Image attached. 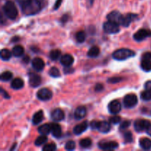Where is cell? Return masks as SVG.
I'll use <instances>...</instances> for the list:
<instances>
[{
	"label": "cell",
	"instance_id": "1",
	"mask_svg": "<svg viewBox=\"0 0 151 151\" xmlns=\"http://www.w3.org/2000/svg\"><path fill=\"white\" fill-rule=\"evenodd\" d=\"M16 1L26 15H34L41 10V0H16Z\"/></svg>",
	"mask_w": 151,
	"mask_h": 151
},
{
	"label": "cell",
	"instance_id": "2",
	"mask_svg": "<svg viewBox=\"0 0 151 151\" xmlns=\"http://www.w3.org/2000/svg\"><path fill=\"white\" fill-rule=\"evenodd\" d=\"M3 11L8 19L14 20L18 16V10L16 4L11 1H7L3 6Z\"/></svg>",
	"mask_w": 151,
	"mask_h": 151
},
{
	"label": "cell",
	"instance_id": "3",
	"mask_svg": "<svg viewBox=\"0 0 151 151\" xmlns=\"http://www.w3.org/2000/svg\"><path fill=\"white\" fill-rule=\"evenodd\" d=\"M136 55L133 50H129V49H119V50H116L112 54V57L117 60H124L126 59L134 57Z\"/></svg>",
	"mask_w": 151,
	"mask_h": 151
},
{
	"label": "cell",
	"instance_id": "4",
	"mask_svg": "<svg viewBox=\"0 0 151 151\" xmlns=\"http://www.w3.org/2000/svg\"><path fill=\"white\" fill-rule=\"evenodd\" d=\"M111 122H106V121H92L90 123V126L92 129H97L103 134H107L111 130Z\"/></svg>",
	"mask_w": 151,
	"mask_h": 151
},
{
	"label": "cell",
	"instance_id": "5",
	"mask_svg": "<svg viewBox=\"0 0 151 151\" xmlns=\"http://www.w3.org/2000/svg\"><path fill=\"white\" fill-rule=\"evenodd\" d=\"M124 106L127 109H131L135 107L138 103V98L134 94H128L125 95L123 100Z\"/></svg>",
	"mask_w": 151,
	"mask_h": 151
},
{
	"label": "cell",
	"instance_id": "6",
	"mask_svg": "<svg viewBox=\"0 0 151 151\" xmlns=\"http://www.w3.org/2000/svg\"><path fill=\"white\" fill-rule=\"evenodd\" d=\"M103 30L105 32L108 34H115L119 32V24L109 21L107 22H105L103 24Z\"/></svg>",
	"mask_w": 151,
	"mask_h": 151
},
{
	"label": "cell",
	"instance_id": "7",
	"mask_svg": "<svg viewBox=\"0 0 151 151\" xmlns=\"http://www.w3.org/2000/svg\"><path fill=\"white\" fill-rule=\"evenodd\" d=\"M107 19L110 22H114V23L117 24L121 25L122 22V19H123V16L119 13V11H112L109 13L107 16Z\"/></svg>",
	"mask_w": 151,
	"mask_h": 151
},
{
	"label": "cell",
	"instance_id": "8",
	"mask_svg": "<svg viewBox=\"0 0 151 151\" xmlns=\"http://www.w3.org/2000/svg\"><path fill=\"white\" fill-rule=\"evenodd\" d=\"M37 97L40 100L47 101V100H50L52 97V93L50 89L47 88H41L37 92Z\"/></svg>",
	"mask_w": 151,
	"mask_h": 151
},
{
	"label": "cell",
	"instance_id": "9",
	"mask_svg": "<svg viewBox=\"0 0 151 151\" xmlns=\"http://www.w3.org/2000/svg\"><path fill=\"white\" fill-rule=\"evenodd\" d=\"M151 36V31L150 29H140L139 30L135 32L134 35V40L137 41H141L144 40L145 38H148Z\"/></svg>",
	"mask_w": 151,
	"mask_h": 151
},
{
	"label": "cell",
	"instance_id": "10",
	"mask_svg": "<svg viewBox=\"0 0 151 151\" xmlns=\"http://www.w3.org/2000/svg\"><path fill=\"white\" fill-rule=\"evenodd\" d=\"M150 124V122L146 119H137L134 122V128L137 132H142L146 131Z\"/></svg>",
	"mask_w": 151,
	"mask_h": 151
},
{
	"label": "cell",
	"instance_id": "11",
	"mask_svg": "<svg viewBox=\"0 0 151 151\" xmlns=\"http://www.w3.org/2000/svg\"><path fill=\"white\" fill-rule=\"evenodd\" d=\"M108 109H109V112L111 114H118L121 111L122 106H121L119 101H118L117 100H114L109 103V106H108Z\"/></svg>",
	"mask_w": 151,
	"mask_h": 151
},
{
	"label": "cell",
	"instance_id": "12",
	"mask_svg": "<svg viewBox=\"0 0 151 151\" xmlns=\"http://www.w3.org/2000/svg\"><path fill=\"white\" fill-rule=\"evenodd\" d=\"M98 146L102 150H114V149L117 148L119 145L114 141H103L99 143Z\"/></svg>",
	"mask_w": 151,
	"mask_h": 151
},
{
	"label": "cell",
	"instance_id": "13",
	"mask_svg": "<svg viewBox=\"0 0 151 151\" xmlns=\"http://www.w3.org/2000/svg\"><path fill=\"white\" fill-rule=\"evenodd\" d=\"M41 83V78L38 75L30 73L29 75V84L32 88H36L39 86Z\"/></svg>",
	"mask_w": 151,
	"mask_h": 151
},
{
	"label": "cell",
	"instance_id": "14",
	"mask_svg": "<svg viewBox=\"0 0 151 151\" xmlns=\"http://www.w3.org/2000/svg\"><path fill=\"white\" fill-rule=\"evenodd\" d=\"M32 66L33 69L37 72H41L44 69V66H45V63H44V60L40 58H35L32 60Z\"/></svg>",
	"mask_w": 151,
	"mask_h": 151
},
{
	"label": "cell",
	"instance_id": "15",
	"mask_svg": "<svg viewBox=\"0 0 151 151\" xmlns=\"http://www.w3.org/2000/svg\"><path fill=\"white\" fill-rule=\"evenodd\" d=\"M64 112L60 109H56L52 112L51 117L55 122H60L64 119Z\"/></svg>",
	"mask_w": 151,
	"mask_h": 151
},
{
	"label": "cell",
	"instance_id": "16",
	"mask_svg": "<svg viewBox=\"0 0 151 151\" xmlns=\"http://www.w3.org/2000/svg\"><path fill=\"white\" fill-rule=\"evenodd\" d=\"M137 15L134 14V13H128L125 16H123V19H122V26L127 27L129 26L131 24V22L134 20V19H137Z\"/></svg>",
	"mask_w": 151,
	"mask_h": 151
},
{
	"label": "cell",
	"instance_id": "17",
	"mask_svg": "<svg viewBox=\"0 0 151 151\" xmlns=\"http://www.w3.org/2000/svg\"><path fill=\"white\" fill-rule=\"evenodd\" d=\"M60 63L63 66L68 67V66H71L74 63V58L72 57L71 55L66 54L64 55L61 56L60 59Z\"/></svg>",
	"mask_w": 151,
	"mask_h": 151
},
{
	"label": "cell",
	"instance_id": "18",
	"mask_svg": "<svg viewBox=\"0 0 151 151\" xmlns=\"http://www.w3.org/2000/svg\"><path fill=\"white\" fill-rule=\"evenodd\" d=\"M88 122L86 121L85 122H83L82 123H80L78 125H77L74 128L73 132L75 135H81V134L86 131L88 128Z\"/></svg>",
	"mask_w": 151,
	"mask_h": 151
},
{
	"label": "cell",
	"instance_id": "19",
	"mask_svg": "<svg viewBox=\"0 0 151 151\" xmlns=\"http://www.w3.org/2000/svg\"><path fill=\"white\" fill-rule=\"evenodd\" d=\"M50 126H51V132L53 137L55 138H60L62 135V130L60 125L58 123H52L50 124Z\"/></svg>",
	"mask_w": 151,
	"mask_h": 151
},
{
	"label": "cell",
	"instance_id": "20",
	"mask_svg": "<svg viewBox=\"0 0 151 151\" xmlns=\"http://www.w3.org/2000/svg\"><path fill=\"white\" fill-rule=\"evenodd\" d=\"M86 109L85 106H79L76 109L75 111V118L78 120L82 119L86 115Z\"/></svg>",
	"mask_w": 151,
	"mask_h": 151
},
{
	"label": "cell",
	"instance_id": "21",
	"mask_svg": "<svg viewBox=\"0 0 151 151\" xmlns=\"http://www.w3.org/2000/svg\"><path fill=\"white\" fill-rule=\"evenodd\" d=\"M43 119H44V112L43 111L40 110L34 114L33 117H32V123L34 125H38L40 122H42Z\"/></svg>",
	"mask_w": 151,
	"mask_h": 151
},
{
	"label": "cell",
	"instance_id": "22",
	"mask_svg": "<svg viewBox=\"0 0 151 151\" xmlns=\"http://www.w3.org/2000/svg\"><path fill=\"white\" fill-rule=\"evenodd\" d=\"M24 81L21 78H15L12 81L11 83V88L13 89H21L24 86Z\"/></svg>",
	"mask_w": 151,
	"mask_h": 151
},
{
	"label": "cell",
	"instance_id": "23",
	"mask_svg": "<svg viewBox=\"0 0 151 151\" xmlns=\"http://www.w3.org/2000/svg\"><path fill=\"white\" fill-rule=\"evenodd\" d=\"M139 145L144 150H150L151 149V140L148 138H143L139 140Z\"/></svg>",
	"mask_w": 151,
	"mask_h": 151
},
{
	"label": "cell",
	"instance_id": "24",
	"mask_svg": "<svg viewBox=\"0 0 151 151\" xmlns=\"http://www.w3.org/2000/svg\"><path fill=\"white\" fill-rule=\"evenodd\" d=\"M38 131L42 135H48L51 132V126L49 124H44L38 128Z\"/></svg>",
	"mask_w": 151,
	"mask_h": 151
},
{
	"label": "cell",
	"instance_id": "25",
	"mask_svg": "<svg viewBox=\"0 0 151 151\" xmlns=\"http://www.w3.org/2000/svg\"><path fill=\"white\" fill-rule=\"evenodd\" d=\"M24 52V50L20 45L15 46L13 48V50H12V53L16 57H21V56L23 55Z\"/></svg>",
	"mask_w": 151,
	"mask_h": 151
},
{
	"label": "cell",
	"instance_id": "26",
	"mask_svg": "<svg viewBox=\"0 0 151 151\" xmlns=\"http://www.w3.org/2000/svg\"><path fill=\"white\" fill-rule=\"evenodd\" d=\"M141 67L145 72H150L151 71V60L142 59L141 63Z\"/></svg>",
	"mask_w": 151,
	"mask_h": 151
},
{
	"label": "cell",
	"instance_id": "27",
	"mask_svg": "<svg viewBox=\"0 0 151 151\" xmlns=\"http://www.w3.org/2000/svg\"><path fill=\"white\" fill-rule=\"evenodd\" d=\"M100 54V49L98 47H92L91 48H90V50H88V53H87V55L90 58H94L97 57Z\"/></svg>",
	"mask_w": 151,
	"mask_h": 151
},
{
	"label": "cell",
	"instance_id": "28",
	"mask_svg": "<svg viewBox=\"0 0 151 151\" xmlns=\"http://www.w3.org/2000/svg\"><path fill=\"white\" fill-rule=\"evenodd\" d=\"M47 140L48 139H47V137H46V135H42V134H41V136L38 137V138L35 139V145L36 146L42 145L45 144V143L47 142Z\"/></svg>",
	"mask_w": 151,
	"mask_h": 151
},
{
	"label": "cell",
	"instance_id": "29",
	"mask_svg": "<svg viewBox=\"0 0 151 151\" xmlns=\"http://www.w3.org/2000/svg\"><path fill=\"white\" fill-rule=\"evenodd\" d=\"M1 58L3 60H8L11 58V52L7 49H3L1 50Z\"/></svg>",
	"mask_w": 151,
	"mask_h": 151
},
{
	"label": "cell",
	"instance_id": "30",
	"mask_svg": "<svg viewBox=\"0 0 151 151\" xmlns=\"http://www.w3.org/2000/svg\"><path fill=\"white\" fill-rule=\"evenodd\" d=\"M91 144H92V142L90 139L88 138L83 139L80 141V146L83 148H88V147H91Z\"/></svg>",
	"mask_w": 151,
	"mask_h": 151
},
{
	"label": "cell",
	"instance_id": "31",
	"mask_svg": "<svg viewBox=\"0 0 151 151\" xmlns=\"http://www.w3.org/2000/svg\"><path fill=\"white\" fill-rule=\"evenodd\" d=\"M60 50H52L50 52V58L52 60H56L60 57Z\"/></svg>",
	"mask_w": 151,
	"mask_h": 151
},
{
	"label": "cell",
	"instance_id": "32",
	"mask_svg": "<svg viewBox=\"0 0 151 151\" xmlns=\"http://www.w3.org/2000/svg\"><path fill=\"white\" fill-rule=\"evenodd\" d=\"M86 35L84 31H79L76 34V40L78 43H83L85 41Z\"/></svg>",
	"mask_w": 151,
	"mask_h": 151
},
{
	"label": "cell",
	"instance_id": "33",
	"mask_svg": "<svg viewBox=\"0 0 151 151\" xmlns=\"http://www.w3.org/2000/svg\"><path fill=\"white\" fill-rule=\"evenodd\" d=\"M12 78H13V74L9 71H6L1 73V77H0L1 81H9L12 79Z\"/></svg>",
	"mask_w": 151,
	"mask_h": 151
},
{
	"label": "cell",
	"instance_id": "34",
	"mask_svg": "<svg viewBox=\"0 0 151 151\" xmlns=\"http://www.w3.org/2000/svg\"><path fill=\"white\" fill-rule=\"evenodd\" d=\"M141 98L144 101H149L151 100V91L146 89L141 93Z\"/></svg>",
	"mask_w": 151,
	"mask_h": 151
},
{
	"label": "cell",
	"instance_id": "35",
	"mask_svg": "<svg viewBox=\"0 0 151 151\" xmlns=\"http://www.w3.org/2000/svg\"><path fill=\"white\" fill-rule=\"evenodd\" d=\"M49 75L53 78H58L60 77V72L56 67H52L49 71Z\"/></svg>",
	"mask_w": 151,
	"mask_h": 151
},
{
	"label": "cell",
	"instance_id": "36",
	"mask_svg": "<svg viewBox=\"0 0 151 151\" xmlns=\"http://www.w3.org/2000/svg\"><path fill=\"white\" fill-rule=\"evenodd\" d=\"M124 140L125 143H131L133 142V135L130 131H126L124 133Z\"/></svg>",
	"mask_w": 151,
	"mask_h": 151
},
{
	"label": "cell",
	"instance_id": "37",
	"mask_svg": "<svg viewBox=\"0 0 151 151\" xmlns=\"http://www.w3.org/2000/svg\"><path fill=\"white\" fill-rule=\"evenodd\" d=\"M56 145L53 143H50V144H47L46 145H44L43 147L42 150L44 151H53V150H56Z\"/></svg>",
	"mask_w": 151,
	"mask_h": 151
},
{
	"label": "cell",
	"instance_id": "38",
	"mask_svg": "<svg viewBox=\"0 0 151 151\" xmlns=\"http://www.w3.org/2000/svg\"><path fill=\"white\" fill-rule=\"evenodd\" d=\"M75 142L74 141H69L65 145V148L67 150H73L75 148Z\"/></svg>",
	"mask_w": 151,
	"mask_h": 151
},
{
	"label": "cell",
	"instance_id": "39",
	"mask_svg": "<svg viewBox=\"0 0 151 151\" xmlns=\"http://www.w3.org/2000/svg\"><path fill=\"white\" fill-rule=\"evenodd\" d=\"M109 122L112 124L116 125L118 123H120L121 122V117L119 116H113L109 118Z\"/></svg>",
	"mask_w": 151,
	"mask_h": 151
},
{
	"label": "cell",
	"instance_id": "40",
	"mask_svg": "<svg viewBox=\"0 0 151 151\" xmlns=\"http://www.w3.org/2000/svg\"><path fill=\"white\" fill-rule=\"evenodd\" d=\"M130 125H131V122H129V121H124V122H121L119 129H120V131H123V130L127 129Z\"/></svg>",
	"mask_w": 151,
	"mask_h": 151
},
{
	"label": "cell",
	"instance_id": "41",
	"mask_svg": "<svg viewBox=\"0 0 151 151\" xmlns=\"http://www.w3.org/2000/svg\"><path fill=\"white\" fill-rule=\"evenodd\" d=\"M122 81V78H119V77H114V78H110L108 79V82L110 83H116L118 82H120Z\"/></svg>",
	"mask_w": 151,
	"mask_h": 151
},
{
	"label": "cell",
	"instance_id": "42",
	"mask_svg": "<svg viewBox=\"0 0 151 151\" xmlns=\"http://www.w3.org/2000/svg\"><path fill=\"white\" fill-rule=\"evenodd\" d=\"M103 88H104V87H103V85L102 83H97L96 84L95 87H94V90H95V91H97V92L102 91L103 90Z\"/></svg>",
	"mask_w": 151,
	"mask_h": 151
},
{
	"label": "cell",
	"instance_id": "43",
	"mask_svg": "<svg viewBox=\"0 0 151 151\" xmlns=\"http://www.w3.org/2000/svg\"><path fill=\"white\" fill-rule=\"evenodd\" d=\"M142 59H149V60H151V52H145L142 55Z\"/></svg>",
	"mask_w": 151,
	"mask_h": 151
},
{
	"label": "cell",
	"instance_id": "44",
	"mask_svg": "<svg viewBox=\"0 0 151 151\" xmlns=\"http://www.w3.org/2000/svg\"><path fill=\"white\" fill-rule=\"evenodd\" d=\"M62 1H63V0H56L55 4L54 5V10H57L58 8H59V7H60V4H61Z\"/></svg>",
	"mask_w": 151,
	"mask_h": 151
},
{
	"label": "cell",
	"instance_id": "45",
	"mask_svg": "<svg viewBox=\"0 0 151 151\" xmlns=\"http://www.w3.org/2000/svg\"><path fill=\"white\" fill-rule=\"evenodd\" d=\"M145 88L147 90H148V91H151V81H149L145 83Z\"/></svg>",
	"mask_w": 151,
	"mask_h": 151
},
{
	"label": "cell",
	"instance_id": "46",
	"mask_svg": "<svg viewBox=\"0 0 151 151\" xmlns=\"http://www.w3.org/2000/svg\"><path fill=\"white\" fill-rule=\"evenodd\" d=\"M1 94H2V95L4 96V98H7V99L10 98V96L8 95V94H7V91H4V90L3 89V88H1Z\"/></svg>",
	"mask_w": 151,
	"mask_h": 151
},
{
	"label": "cell",
	"instance_id": "47",
	"mask_svg": "<svg viewBox=\"0 0 151 151\" xmlns=\"http://www.w3.org/2000/svg\"><path fill=\"white\" fill-rule=\"evenodd\" d=\"M146 132H147V134H148V135H150L151 137V123L149 125V126L147 127V128L146 129Z\"/></svg>",
	"mask_w": 151,
	"mask_h": 151
},
{
	"label": "cell",
	"instance_id": "48",
	"mask_svg": "<svg viewBox=\"0 0 151 151\" xmlns=\"http://www.w3.org/2000/svg\"><path fill=\"white\" fill-rule=\"evenodd\" d=\"M68 19V16L67 15H64V16H63V18L61 19V22H66V21H67Z\"/></svg>",
	"mask_w": 151,
	"mask_h": 151
},
{
	"label": "cell",
	"instance_id": "49",
	"mask_svg": "<svg viewBox=\"0 0 151 151\" xmlns=\"http://www.w3.org/2000/svg\"><path fill=\"white\" fill-rule=\"evenodd\" d=\"M87 1H88V3L89 4V5L91 6L93 4V3H94V0H87Z\"/></svg>",
	"mask_w": 151,
	"mask_h": 151
}]
</instances>
